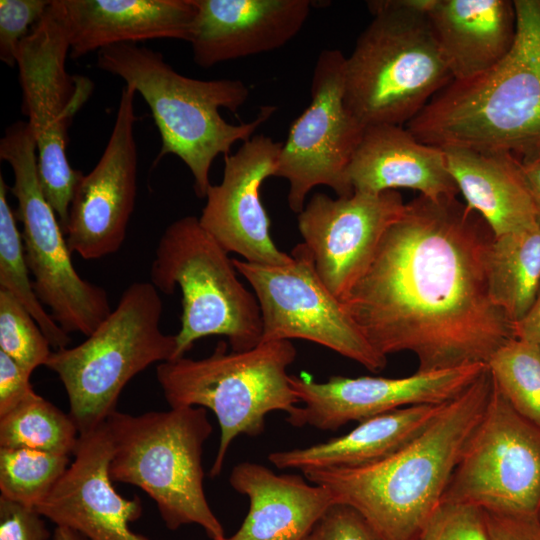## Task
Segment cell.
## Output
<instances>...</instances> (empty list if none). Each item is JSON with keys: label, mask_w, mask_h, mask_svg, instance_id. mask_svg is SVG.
<instances>
[{"label": "cell", "mask_w": 540, "mask_h": 540, "mask_svg": "<svg viewBox=\"0 0 540 540\" xmlns=\"http://www.w3.org/2000/svg\"><path fill=\"white\" fill-rule=\"evenodd\" d=\"M493 239L485 220L456 197L419 195L342 303L378 353L410 352L417 371L487 364L515 338L514 323L489 292Z\"/></svg>", "instance_id": "obj_1"}, {"label": "cell", "mask_w": 540, "mask_h": 540, "mask_svg": "<svg viewBox=\"0 0 540 540\" xmlns=\"http://www.w3.org/2000/svg\"><path fill=\"white\" fill-rule=\"evenodd\" d=\"M493 387L487 369L449 400L415 438L389 456L356 467L310 469L336 503L357 510L384 540H414L439 507Z\"/></svg>", "instance_id": "obj_2"}, {"label": "cell", "mask_w": 540, "mask_h": 540, "mask_svg": "<svg viewBox=\"0 0 540 540\" xmlns=\"http://www.w3.org/2000/svg\"><path fill=\"white\" fill-rule=\"evenodd\" d=\"M516 34L504 58L467 81L452 80L407 125L421 142L540 154V0H515Z\"/></svg>", "instance_id": "obj_3"}, {"label": "cell", "mask_w": 540, "mask_h": 540, "mask_svg": "<svg viewBox=\"0 0 540 540\" xmlns=\"http://www.w3.org/2000/svg\"><path fill=\"white\" fill-rule=\"evenodd\" d=\"M99 69L133 87L149 106L161 137L155 163L168 154L180 158L193 176L196 196L205 198L210 168L219 156L230 154L239 140L245 142L277 110L261 107L256 118L231 124L219 109L236 113L247 101L249 88L241 80H198L179 74L163 55L134 43L118 44L97 52Z\"/></svg>", "instance_id": "obj_4"}, {"label": "cell", "mask_w": 540, "mask_h": 540, "mask_svg": "<svg viewBox=\"0 0 540 540\" xmlns=\"http://www.w3.org/2000/svg\"><path fill=\"white\" fill-rule=\"evenodd\" d=\"M435 3L367 1L374 18L344 67L345 104L363 127L407 125L452 81L428 17Z\"/></svg>", "instance_id": "obj_5"}, {"label": "cell", "mask_w": 540, "mask_h": 540, "mask_svg": "<svg viewBox=\"0 0 540 540\" xmlns=\"http://www.w3.org/2000/svg\"><path fill=\"white\" fill-rule=\"evenodd\" d=\"M106 423L113 442V482L145 491L168 529L197 524L212 540L225 538L203 486V445L212 433L205 408L175 407L141 415L116 410Z\"/></svg>", "instance_id": "obj_6"}, {"label": "cell", "mask_w": 540, "mask_h": 540, "mask_svg": "<svg viewBox=\"0 0 540 540\" xmlns=\"http://www.w3.org/2000/svg\"><path fill=\"white\" fill-rule=\"evenodd\" d=\"M296 353L290 340L261 341L252 349L230 352L220 341L205 358L158 364L157 381L171 408L203 407L218 420L220 440L211 477L222 472L237 436H257L264 431L268 413L289 415L297 408L300 401L287 372Z\"/></svg>", "instance_id": "obj_7"}, {"label": "cell", "mask_w": 540, "mask_h": 540, "mask_svg": "<svg viewBox=\"0 0 540 540\" xmlns=\"http://www.w3.org/2000/svg\"><path fill=\"white\" fill-rule=\"evenodd\" d=\"M162 311L157 288L134 282L85 341L52 351L46 367L61 380L80 434L117 410L120 393L134 376L153 363L176 359L177 338L162 332Z\"/></svg>", "instance_id": "obj_8"}, {"label": "cell", "mask_w": 540, "mask_h": 540, "mask_svg": "<svg viewBox=\"0 0 540 540\" xmlns=\"http://www.w3.org/2000/svg\"><path fill=\"white\" fill-rule=\"evenodd\" d=\"M228 254L195 216L173 221L159 239L150 282L167 295L176 286L182 293L176 359L211 335L225 336L233 351L262 340L258 300L237 277Z\"/></svg>", "instance_id": "obj_9"}, {"label": "cell", "mask_w": 540, "mask_h": 540, "mask_svg": "<svg viewBox=\"0 0 540 540\" xmlns=\"http://www.w3.org/2000/svg\"><path fill=\"white\" fill-rule=\"evenodd\" d=\"M0 159L14 174L10 189L35 292L65 332L87 337L112 311L108 293L82 278L72 264L65 235L40 185L36 140L27 121L6 128Z\"/></svg>", "instance_id": "obj_10"}, {"label": "cell", "mask_w": 540, "mask_h": 540, "mask_svg": "<svg viewBox=\"0 0 540 540\" xmlns=\"http://www.w3.org/2000/svg\"><path fill=\"white\" fill-rule=\"evenodd\" d=\"M70 45L58 0L20 44L17 55L22 110L37 146L44 196L64 233L74 190L83 173L71 167L68 130L93 91L92 81L66 69Z\"/></svg>", "instance_id": "obj_11"}, {"label": "cell", "mask_w": 540, "mask_h": 540, "mask_svg": "<svg viewBox=\"0 0 540 540\" xmlns=\"http://www.w3.org/2000/svg\"><path fill=\"white\" fill-rule=\"evenodd\" d=\"M444 503L503 515L540 516V428L516 412L494 382L450 478Z\"/></svg>", "instance_id": "obj_12"}, {"label": "cell", "mask_w": 540, "mask_h": 540, "mask_svg": "<svg viewBox=\"0 0 540 540\" xmlns=\"http://www.w3.org/2000/svg\"><path fill=\"white\" fill-rule=\"evenodd\" d=\"M292 260L280 266L233 259L251 285L262 317V340L303 339L351 359L369 371L385 368L387 357L378 353L362 334L343 303L316 272L304 243L291 251Z\"/></svg>", "instance_id": "obj_13"}, {"label": "cell", "mask_w": 540, "mask_h": 540, "mask_svg": "<svg viewBox=\"0 0 540 540\" xmlns=\"http://www.w3.org/2000/svg\"><path fill=\"white\" fill-rule=\"evenodd\" d=\"M345 60L339 50L320 53L311 102L291 124L277 160L274 176L289 182L288 205L298 214L316 186H328L338 197L354 192L347 172L365 127L345 104Z\"/></svg>", "instance_id": "obj_14"}, {"label": "cell", "mask_w": 540, "mask_h": 540, "mask_svg": "<svg viewBox=\"0 0 540 540\" xmlns=\"http://www.w3.org/2000/svg\"><path fill=\"white\" fill-rule=\"evenodd\" d=\"M487 364L474 363L432 371H416L401 378L332 376L315 382L309 376L290 375L302 406L287 415L296 427L336 431L351 421L361 422L400 408L447 402L475 382Z\"/></svg>", "instance_id": "obj_15"}, {"label": "cell", "mask_w": 540, "mask_h": 540, "mask_svg": "<svg viewBox=\"0 0 540 540\" xmlns=\"http://www.w3.org/2000/svg\"><path fill=\"white\" fill-rule=\"evenodd\" d=\"M135 94L123 86L107 145L74 190L64 235L70 252L85 260L116 253L126 238L137 192Z\"/></svg>", "instance_id": "obj_16"}, {"label": "cell", "mask_w": 540, "mask_h": 540, "mask_svg": "<svg viewBox=\"0 0 540 540\" xmlns=\"http://www.w3.org/2000/svg\"><path fill=\"white\" fill-rule=\"evenodd\" d=\"M396 190L354 191L331 198L315 193L298 214V229L316 272L341 302L371 264L382 237L404 213Z\"/></svg>", "instance_id": "obj_17"}, {"label": "cell", "mask_w": 540, "mask_h": 540, "mask_svg": "<svg viewBox=\"0 0 540 540\" xmlns=\"http://www.w3.org/2000/svg\"><path fill=\"white\" fill-rule=\"evenodd\" d=\"M282 145L258 134L224 156L222 181L209 187L199 217L202 227L228 253L250 263L280 266L292 260L272 240L270 218L260 196L263 182L275 175Z\"/></svg>", "instance_id": "obj_18"}, {"label": "cell", "mask_w": 540, "mask_h": 540, "mask_svg": "<svg viewBox=\"0 0 540 540\" xmlns=\"http://www.w3.org/2000/svg\"><path fill=\"white\" fill-rule=\"evenodd\" d=\"M74 459L36 510L56 526L89 540H150L130 523L142 514L138 498L116 492L109 475L113 442L106 421L79 435Z\"/></svg>", "instance_id": "obj_19"}, {"label": "cell", "mask_w": 540, "mask_h": 540, "mask_svg": "<svg viewBox=\"0 0 540 540\" xmlns=\"http://www.w3.org/2000/svg\"><path fill=\"white\" fill-rule=\"evenodd\" d=\"M189 43L194 62L216 64L276 50L302 29L309 0H194Z\"/></svg>", "instance_id": "obj_20"}, {"label": "cell", "mask_w": 540, "mask_h": 540, "mask_svg": "<svg viewBox=\"0 0 540 540\" xmlns=\"http://www.w3.org/2000/svg\"><path fill=\"white\" fill-rule=\"evenodd\" d=\"M70 58L151 39L189 42L194 0H58Z\"/></svg>", "instance_id": "obj_21"}, {"label": "cell", "mask_w": 540, "mask_h": 540, "mask_svg": "<svg viewBox=\"0 0 540 540\" xmlns=\"http://www.w3.org/2000/svg\"><path fill=\"white\" fill-rule=\"evenodd\" d=\"M353 191L378 194L412 189L427 198L459 193L442 148L418 140L406 126L366 127L348 168Z\"/></svg>", "instance_id": "obj_22"}, {"label": "cell", "mask_w": 540, "mask_h": 540, "mask_svg": "<svg viewBox=\"0 0 540 540\" xmlns=\"http://www.w3.org/2000/svg\"><path fill=\"white\" fill-rule=\"evenodd\" d=\"M229 483L248 497L249 511L237 532L223 540H301L336 503L325 486L253 462L237 464Z\"/></svg>", "instance_id": "obj_23"}, {"label": "cell", "mask_w": 540, "mask_h": 540, "mask_svg": "<svg viewBox=\"0 0 540 540\" xmlns=\"http://www.w3.org/2000/svg\"><path fill=\"white\" fill-rule=\"evenodd\" d=\"M428 17L455 81H467L490 70L515 39L513 1L437 0Z\"/></svg>", "instance_id": "obj_24"}, {"label": "cell", "mask_w": 540, "mask_h": 540, "mask_svg": "<svg viewBox=\"0 0 540 540\" xmlns=\"http://www.w3.org/2000/svg\"><path fill=\"white\" fill-rule=\"evenodd\" d=\"M442 149L465 204L485 220L494 237L540 224L515 155L461 147Z\"/></svg>", "instance_id": "obj_25"}, {"label": "cell", "mask_w": 540, "mask_h": 540, "mask_svg": "<svg viewBox=\"0 0 540 540\" xmlns=\"http://www.w3.org/2000/svg\"><path fill=\"white\" fill-rule=\"evenodd\" d=\"M447 402L387 412L361 421L348 433L326 442L272 452L268 460L279 469L302 472L366 465L389 456L410 442L438 416Z\"/></svg>", "instance_id": "obj_26"}, {"label": "cell", "mask_w": 540, "mask_h": 540, "mask_svg": "<svg viewBox=\"0 0 540 540\" xmlns=\"http://www.w3.org/2000/svg\"><path fill=\"white\" fill-rule=\"evenodd\" d=\"M486 269L492 301L513 323L517 322L540 290V224L494 237Z\"/></svg>", "instance_id": "obj_27"}, {"label": "cell", "mask_w": 540, "mask_h": 540, "mask_svg": "<svg viewBox=\"0 0 540 540\" xmlns=\"http://www.w3.org/2000/svg\"><path fill=\"white\" fill-rule=\"evenodd\" d=\"M7 191L0 174V289L8 291L32 315L54 350L66 348L71 342L69 334L47 312L29 277L22 234Z\"/></svg>", "instance_id": "obj_28"}, {"label": "cell", "mask_w": 540, "mask_h": 540, "mask_svg": "<svg viewBox=\"0 0 540 540\" xmlns=\"http://www.w3.org/2000/svg\"><path fill=\"white\" fill-rule=\"evenodd\" d=\"M79 431L69 414L37 393L0 417V447L71 456Z\"/></svg>", "instance_id": "obj_29"}, {"label": "cell", "mask_w": 540, "mask_h": 540, "mask_svg": "<svg viewBox=\"0 0 540 540\" xmlns=\"http://www.w3.org/2000/svg\"><path fill=\"white\" fill-rule=\"evenodd\" d=\"M487 367L513 409L540 428V347L513 338L492 355Z\"/></svg>", "instance_id": "obj_30"}, {"label": "cell", "mask_w": 540, "mask_h": 540, "mask_svg": "<svg viewBox=\"0 0 540 540\" xmlns=\"http://www.w3.org/2000/svg\"><path fill=\"white\" fill-rule=\"evenodd\" d=\"M70 463L66 455L0 447V497L36 508Z\"/></svg>", "instance_id": "obj_31"}, {"label": "cell", "mask_w": 540, "mask_h": 540, "mask_svg": "<svg viewBox=\"0 0 540 540\" xmlns=\"http://www.w3.org/2000/svg\"><path fill=\"white\" fill-rule=\"evenodd\" d=\"M51 347L32 315L8 291L0 289V351L32 373L46 366Z\"/></svg>", "instance_id": "obj_32"}, {"label": "cell", "mask_w": 540, "mask_h": 540, "mask_svg": "<svg viewBox=\"0 0 540 540\" xmlns=\"http://www.w3.org/2000/svg\"><path fill=\"white\" fill-rule=\"evenodd\" d=\"M50 0H0V60L17 66L20 44L51 5Z\"/></svg>", "instance_id": "obj_33"}, {"label": "cell", "mask_w": 540, "mask_h": 540, "mask_svg": "<svg viewBox=\"0 0 540 540\" xmlns=\"http://www.w3.org/2000/svg\"><path fill=\"white\" fill-rule=\"evenodd\" d=\"M414 540H490L483 510L442 504Z\"/></svg>", "instance_id": "obj_34"}, {"label": "cell", "mask_w": 540, "mask_h": 540, "mask_svg": "<svg viewBox=\"0 0 540 540\" xmlns=\"http://www.w3.org/2000/svg\"><path fill=\"white\" fill-rule=\"evenodd\" d=\"M301 540H384L354 508L335 503Z\"/></svg>", "instance_id": "obj_35"}, {"label": "cell", "mask_w": 540, "mask_h": 540, "mask_svg": "<svg viewBox=\"0 0 540 540\" xmlns=\"http://www.w3.org/2000/svg\"><path fill=\"white\" fill-rule=\"evenodd\" d=\"M43 519L36 508L0 497V540H48Z\"/></svg>", "instance_id": "obj_36"}, {"label": "cell", "mask_w": 540, "mask_h": 540, "mask_svg": "<svg viewBox=\"0 0 540 540\" xmlns=\"http://www.w3.org/2000/svg\"><path fill=\"white\" fill-rule=\"evenodd\" d=\"M31 374L0 351V417L36 393L30 384Z\"/></svg>", "instance_id": "obj_37"}, {"label": "cell", "mask_w": 540, "mask_h": 540, "mask_svg": "<svg viewBox=\"0 0 540 540\" xmlns=\"http://www.w3.org/2000/svg\"><path fill=\"white\" fill-rule=\"evenodd\" d=\"M490 540H540V518L483 511Z\"/></svg>", "instance_id": "obj_38"}, {"label": "cell", "mask_w": 540, "mask_h": 540, "mask_svg": "<svg viewBox=\"0 0 540 540\" xmlns=\"http://www.w3.org/2000/svg\"><path fill=\"white\" fill-rule=\"evenodd\" d=\"M514 335L540 347V290L526 314L514 323Z\"/></svg>", "instance_id": "obj_39"}, {"label": "cell", "mask_w": 540, "mask_h": 540, "mask_svg": "<svg viewBox=\"0 0 540 540\" xmlns=\"http://www.w3.org/2000/svg\"><path fill=\"white\" fill-rule=\"evenodd\" d=\"M520 164L540 222V154L522 158Z\"/></svg>", "instance_id": "obj_40"}, {"label": "cell", "mask_w": 540, "mask_h": 540, "mask_svg": "<svg viewBox=\"0 0 540 540\" xmlns=\"http://www.w3.org/2000/svg\"><path fill=\"white\" fill-rule=\"evenodd\" d=\"M53 540H89L81 533L67 528L56 526L53 533Z\"/></svg>", "instance_id": "obj_41"}, {"label": "cell", "mask_w": 540, "mask_h": 540, "mask_svg": "<svg viewBox=\"0 0 540 540\" xmlns=\"http://www.w3.org/2000/svg\"><path fill=\"white\" fill-rule=\"evenodd\" d=\"M539 518H540V516H539Z\"/></svg>", "instance_id": "obj_42"}]
</instances>
